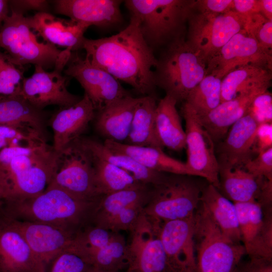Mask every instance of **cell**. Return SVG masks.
<instances>
[{"mask_svg": "<svg viewBox=\"0 0 272 272\" xmlns=\"http://www.w3.org/2000/svg\"><path fill=\"white\" fill-rule=\"evenodd\" d=\"M50 265L46 272H89L93 267L80 256L67 250L58 254Z\"/></svg>", "mask_w": 272, "mask_h": 272, "instance_id": "obj_42", "label": "cell"}, {"mask_svg": "<svg viewBox=\"0 0 272 272\" xmlns=\"http://www.w3.org/2000/svg\"><path fill=\"white\" fill-rule=\"evenodd\" d=\"M194 8L200 12L215 14L234 11L233 0H197Z\"/></svg>", "mask_w": 272, "mask_h": 272, "instance_id": "obj_45", "label": "cell"}, {"mask_svg": "<svg viewBox=\"0 0 272 272\" xmlns=\"http://www.w3.org/2000/svg\"><path fill=\"white\" fill-rule=\"evenodd\" d=\"M2 203L0 201V210L2 208Z\"/></svg>", "mask_w": 272, "mask_h": 272, "instance_id": "obj_52", "label": "cell"}, {"mask_svg": "<svg viewBox=\"0 0 272 272\" xmlns=\"http://www.w3.org/2000/svg\"><path fill=\"white\" fill-rule=\"evenodd\" d=\"M244 29L262 47L272 52V21L260 13L246 17Z\"/></svg>", "mask_w": 272, "mask_h": 272, "instance_id": "obj_40", "label": "cell"}, {"mask_svg": "<svg viewBox=\"0 0 272 272\" xmlns=\"http://www.w3.org/2000/svg\"><path fill=\"white\" fill-rule=\"evenodd\" d=\"M99 199L84 200L59 188L47 187L35 196L3 206L1 213L9 218L46 224L76 233L90 223Z\"/></svg>", "mask_w": 272, "mask_h": 272, "instance_id": "obj_3", "label": "cell"}, {"mask_svg": "<svg viewBox=\"0 0 272 272\" xmlns=\"http://www.w3.org/2000/svg\"><path fill=\"white\" fill-rule=\"evenodd\" d=\"M4 216L21 234L34 253L46 268L58 254L68 248L76 234L46 224Z\"/></svg>", "mask_w": 272, "mask_h": 272, "instance_id": "obj_18", "label": "cell"}, {"mask_svg": "<svg viewBox=\"0 0 272 272\" xmlns=\"http://www.w3.org/2000/svg\"><path fill=\"white\" fill-rule=\"evenodd\" d=\"M259 13L272 21V1L259 0Z\"/></svg>", "mask_w": 272, "mask_h": 272, "instance_id": "obj_50", "label": "cell"}, {"mask_svg": "<svg viewBox=\"0 0 272 272\" xmlns=\"http://www.w3.org/2000/svg\"><path fill=\"white\" fill-rule=\"evenodd\" d=\"M193 221L196 272H233L246 255L243 245L224 235L200 202Z\"/></svg>", "mask_w": 272, "mask_h": 272, "instance_id": "obj_7", "label": "cell"}, {"mask_svg": "<svg viewBox=\"0 0 272 272\" xmlns=\"http://www.w3.org/2000/svg\"><path fill=\"white\" fill-rule=\"evenodd\" d=\"M30 27L46 42L75 52L82 49L84 33L89 27L73 20L56 17L47 12H38L28 17Z\"/></svg>", "mask_w": 272, "mask_h": 272, "instance_id": "obj_24", "label": "cell"}, {"mask_svg": "<svg viewBox=\"0 0 272 272\" xmlns=\"http://www.w3.org/2000/svg\"><path fill=\"white\" fill-rule=\"evenodd\" d=\"M269 88L258 87L244 92L231 100L221 103L205 116L199 117L215 145L225 138L234 123L248 114L255 98Z\"/></svg>", "mask_w": 272, "mask_h": 272, "instance_id": "obj_25", "label": "cell"}, {"mask_svg": "<svg viewBox=\"0 0 272 272\" xmlns=\"http://www.w3.org/2000/svg\"><path fill=\"white\" fill-rule=\"evenodd\" d=\"M103 144L112 151L128 155L150 170L160 173L196 176L186 163L170 157L162 149L133 146L109 140H105Z\"/></svg>", "mask_w": 272, "mask_h": 272, "instance_id": "obj_27", "label": "cell"}, {"mask_svg": "<svg viewBox=\"0 0 272 272\" xmlns=\"http://www.w3.org/2000/svg\"><path fill=\"white\" fill-rule=\"evenodd\" d=\"M266 179L255 177L243 168L219 167L217 189L233 203H259Z\"/></svg>", "mask_w": 272, "mask_h": 272, "instance_id": "obj_28", "label": "cell"}, {"mask_svg": "<svg viewBox=\"0 0 272 272\" xmlns=\"http://www.w3.org/2000/svg\"><path fill=\"white\" fill-rule=\"evenodd\" d=\"M79 139L92 155L124 170L144 184L152 185L155 184L164 173L150 170L128 155L112 151L103 143L96 140L83 137Z\"/></svg>", "mask_w": 272, "mask_h": 272, "instance_id": "obj_31", "label": "cell"}, {"mask_svg": "<svg viewBox=\"0 0 272 272\" xmlns=\"http://www.w3.org/2000/svg\"><path fill=\"white\" fill-rule=\"evenodd\" d=\"M64 74L77 80L96 112L131 95L119 81L105 70L92 64L77 52L72 53Z\"/></svg>", "mask_w": 272, "mask_h": 272, "instance_id": "obj_14", "label": "cell"}, {"mask_svg": "<svg viewBox=\"0 0 272 272\" xmlns=\"http://www.w3.org/2000/svg\"><path fill=\"white\" fill-rule=\"evenodd\" d=\"M1 211V210H0Z\"/></svg>", "mask_w": 272, "mask_h": 272, "instance_id": "obj_54", "label": "cell"}, {"mask_svg": "<svg viewBox=\"0 0 272 272\" xmlns=\"http://www.w3.org/2000/svg\"><path fill=\"white\" fill-rule=\"evenodd\" d=\"M193 217L165 222L160 225V238L176 272H196Z\"/></svg>", "mask_w": 272, "mask_h": 272, "instance_id": "obj_19", "label": "cell"}, {"mask_svg": "<svg viewBox=\"0 0 272 272\" xmlns=\"http://www.w3.org/2000/svg\"><path fill=\"white\" fill-rule=\"evenodd\" d=\"M145 205L138 204L126 208L98 226L112 231H131L144 213Z\"/></svg>", "mask_w": 272, "mask_h": 272, "instance_id": "obj_41", "label": "cell"}, {"mask_svg": "<svg viewBox=\"0 0 272 272\" xmlns=\"http://www.w3.org/2000/svg\"><path fill=\"white\" fill-rule=\"evenodd\" d=\"M206 75V61L186 39H182L162 49L154 70V80L156 87L178 103L184 102Z\"/></svg>", "mask_w": 272, "mask_h": 272, "instance_id": "obj_6", "label": "cell"}, {"mask_svg": "<svg viewBox=\"0 0 272 272\" xmlns=\"http://www.w3.org/2000/svg\"><path fill=\"white\" fill-rule=\"evenodd\" d=\"M119 0H57L53 2L56 13L84 24L108 27L122 20Z\"/></svg>", "mask_w": 272, "mask_h": 272, "instance_id": "obj_23", "label": "cell"}, {"mask_svg": "<svg viewBox=\"0 0 272 272\" xmlns=\"http://www.w3.org/2000/svg\"><path fill=\"white\" fill-rule=\"evenodd\" d=\"M222 79L208 74L189 92L185 101L199 117L205 116L221 103Z\"/></svg>", "mask_w": 272, "mask_h": 272, "instance_id": "obj_37", "label": "cell"}, {"mask_svg": "<svg viewBox=\"0 0 272 272\" xmlns=\"http://www.w3.org/2000/svg\"><path fill=\"white\" fill-rule=\"evenodd\" d=\"M245 20V16L235 11L223 14L202 12L193 6L188 18L186 41L207 63L234 35L244 29Z\"/></svg>", "mask_w": 272, "mask_h": 272, "instance_id": "obj_10", "label": "cell"}, {"mask_svg": "<svg viewBox=\"0 0 272 272\" xmlns=\"http://www.w3.org/2000/svg\"><path fill=\"white\" fill-rule=\"evenodd\" d=\"M104 272L128 267L127 244L119 232L89 224L78 230L66 249Z\"/></svg>", "mask_w": 272, "mask_h": 272, "instance_id": "obj_9", "label": "cell"}, {"mask_svg": "<svg viewBox=\"0 0 272 272\" xmlns=\"http://www.w3.org/2000/svg\"><path fill=\"white\" fill-rule=\"evenodd\" d=\"M255 65L271 71L272 52L262 47L243 29L234 35L207 62V75L222 79L237 68Z\"/></svg>", "mask_w": 272, "mask_h": 272, "instance_id": "obj_15", "label": "cell"}, {"mask_svg": "<svg viewBox=\"0 0 272 272\" xmlns=\"http://www.w3.org/2000/svg\"><path fill=\"white\" fill-rule=\"evenodd\" d=\"M258 125L247 114L231 126L225 138L215 145L219 167L243 168L253 158Z\"/></svg>", "mask_w": 272, "mask_h": 272, "instance_id": "obj_20", "label": "cell"}, {"mask_svg": "<svg viewBox=\"0 0 272 272\" xmlns=\"http://www.w3.org/2000/svg\"><path fill=\"white\" fill-rule=\"evenodd\" d=\"M127 272H129V271H127Z\"/></svg>", "mask_w": 272, "mask_h": 272, "instance_id": "obj_53", "label": "cell"}, {"mask_svg": "<svg viewBox=\"0 0 272 272\" xmlns=\"http://www.w3.org/2000/svg\"><path fill=\"white\" fill-rule=\"evenodd\" d=\"M62 71L54 69L47 72L40 66L35 65L33 74L23 80L21 95L40 110L49 105L62 108L75 104L81 98L68 91L67 78L62 75Z\"/></svg>", "mask_w": 272, "mask_h": 272, "instance_id": "obj_17", "label": "cell"}, {"mask_svg": "<svg viewBox=\"0 0 272 272\" xmlns=\"http://www.w3.org/2000/svg\"><path fill=\"white\" fill-rule=\"evenodd\" d=\"M272 148V123L258 124L255 136L254 152L257 155Z\"/></svg>", "mask_w": 272, "mask_h": 272, "instance_id": "obj_46", "label": "cell"}, {"mask_svg": "<svg viewBox=\"0 0 272 272\" xmlns=\"http://www.w3.org/2000/svg\"><path fill=\"white\" fill-rule=\"evenodd\" d=\"M90 154L92 158L96 186L101 196L148 185L140 182L119 168Z\"/></svg>", "mask_w": 272, "mask_h": 272, "instance_id": "obj_36", "label": "cell"}, {"mask_svg": "<svg viewBox=\"0 0 272 272\" xmlns=\"http://www.w3.org/2000/svg\"><path fill=\"white\" fill-rule=\"evenodd\" d=\"M194 0H126L130 17L135 19L142 35L154 51L186 39L188 18Z\"/></svg>", "mask_w": 272, "mask_h": 272, "instance_id": "obj_4", "label": "cell"}, {"mask_svg": "<svg viewBox=\"0 0 272 272\" xmlns=\"http://www.w3.org/2000/svg\"><path fill=\"white\" fill-rule=\"evenodd\" d=\"M46 1H9L10 8L23 14L26 10H36L39 12H46L48 8Z\"/></svg>", "mask_w": 272, "mask_h": 272, "instance_id": "obj_48", "label": "cell"}, {"mask_svg": "<svg viewBox=\"0 0 272 272\" xmlns=\"http://www.w3.org/2000/svg\"><path fill=\"white\" fill-rule=\"evenodd\" d=\"M57 153L47 139L29 141L1 150L2 207L43 192L51 180Z\"/></svg>", "mask_w": 272, "mask_h": 272, "instance_id": "obj_2", "label": "cell"}, {"mask_svg": "<svg viewBox=\"0 0 272 272\" xmlns=\"http://www.w3.org/2000/svg\"><path fill=\"white\" fill-rule=\"evenodd\" d=\"M150 186L144 185L102 195L94 209L90 224L99 226L126 208L138 204L146 205L150 196Z\"/></svg>", "mask_w": 272, "mask_h": 272, "instance_id": "obj_35", "label": "cell"}, {"mask_svg": "<svg viewBox=\"0 0 272 272\" xmlns=\"http://www.w3.org/2000/svg\"><path fill=\"white\" fill-rule=\"evenodd\" d=\"M24 71L11 62L0 48V96L21 95Z\"/></svg>", "mask_w": 272, "mask_h": 272, "instance_id": "obj_38", "label": "cell"}, {"mask_svg": "<svg viewBox=\"0 0 272 272\" xmlns=\"http://www.w3.org/2000/svg\"><path fill=\"white\" fill-rule=\"evenodd\" d=\"M57 153L47 187L59 188L84 200L99 199L102 196L96 186L92 158L79 138Z\"/></svg>", "mask_w": 272, "mask_h": 272, "instance_id": "obj_11", "label": "cell"}, {"mask_svg": "<svg viewBox=\"0 0 272 272\" xmlns=\"http://www.w3.org/2000/svg\"><path fill=\"white\" fill-rule=\"evenodd\" d=\"M40 139H47L46 134L29 125H0V151L7 147Z\"/></svg>", "mask_w": 272, "mask_h": 272, "instance_id": "obj_39", "label": "cell"}, {"mask_svg": "<svg viewBox=\"0 0 272 272\" xmlns=\"http://www.w3.org/2000/svg\"><path fill=\"white\" fill-rule=\"evenodd\" d=\"M243 168L255 177L272 180V148L258 154Z\"/></svg>", "mask_w": 272, "mask_h": 272, "instance_id": "obj_44", "label": "cell"}, {"mask_svg": "<svg viewBox=\"0 0 272 272\" xmlns=\"http://www.w3.org/2000/svg\"><path fill=\"white\" fill-rule=\"evenodd\" d=\"M157 103L153 95L140 97L135 107L129 133L125 144L141 147L163 149L155 129Z\"/></svg>", "mask_w": 272, "mask_h": 272, "instance_id": "obj_32", "label": "cell"}, {"mask_svg": "<svg viewBox=\"0 0 272 272\" xmlns=\"http://www.w3.org/2000/svg\"><path fill=\"white\" fill-rule=\"evenodd\" d=\"M96 110L88 97L84 96L75 104L59 108L49 120L53 131V144L58 152L71 143L82 137L94 120Z\"/></svg>", "mask_w": 272, "mask_h": 272, "instance_id": "obj_22", "label": "cell"}, {"mask_svg": "<svg viewBox=\"0 0 272 272\" xmlns=\"http://www.w3.org/2000/svg\"><path fill=\"white\" fill-rule=\"evenodd\" d=\"M160 225L143 213L130 232V241L127 244V271L176 272L168 259L160 238Z\"/></svg>", "mask_w": 272, "mask_h": 272, "instance_id": "obj_12", "label": "cell"}, {"mask_svg": "<svg viewBox=\"0 0 272 272\" xmlns=\"http://www.w3.org/2000/svg\"><path fill=\"white\" fill-rule=\"evenodd\" d=\"M271 71L255 65L237 68L228 73L221 81V103L253 89L269 87Z\"/></svg>", "mask_w": 272, "mask_h": 272, "instance_id": "obj_34", "label": "cell"}, {"mask_svg": "<svg viewBox=\"0 0 272 272\" xmlns=\"http://www.w3.org/2000/svg\"><path fill=\"white\" fill-rule=\"evenodd\" d=\"M234 11L247 17L259 13V0H233Z\"/></svg>", "mask_w": 272, "mask_h": 272, "instance_id": "obj_49", "label": "cell"}, {"mask_svg": "<svg viewBox=\"0 0 272 272\" xmlns=\"http://www.w3.org/2000/svg\"><path fill=\"white\" fill-rule=\"evenodd\" d=\"M10 13L9 1L0 0V28Z\"/></svg>", "mask_w": 272, "mask_h": 272, "instance_id": "obj_51", "label": "cell"}, {"mask_svg": "<svg viewBox=\"0 0 272 272\" xmlns=\"http://www.w3.org/2000/svg\"><path fill=\"white\" fill-rule=\"evenodd\" d=\"M0 48L16 65L33 64L44 70H63L72 52L61 50L47 42H39L29 24L28 17L10 8L9 16L0 28Z\"/></svg>", "mask_w": 272, "mask_h": 272, "instance_id": "obj_5", "label": "cell"}, {"mask_svg": "<svg viewBox=\"0 0 272 272\" xmlns=\"http://www.w3.org/2000/svg\"><path fill=\"white\" fill-rule=\"evenodd\" d=\"M200 202L224 235L233 242L241 243L234 203L224 196L210 183L202 189Z\"/></svg>", "mask_w": 272, "mask_h": 272, "instance_id": "obj_30", "label": "cell"}, {"mask_svg": "<svg viewBox=\"0 0 272 272\" xmlns=\"http://www.w3.org/2000/svg\"><path fill=\"white\" fill-rule=\"evenodd\" d=\"M139 100L140 98L129 95L96 112L94 119L96 131L105 140L121 143L126 141Z\"/></svg>", "mask_w": 272, "mask_h": 272, "instance_id": "obj_26", "label": "cell"}, {"mask_svg": "<svg viewBox=\"0 0 272 272\" xmlns=\"http://www.w3.org/2000/svg\"><path fill=\"white\" fill-rule=\"evenodd\" d=\"M234 204L246 255L272 260V208L256 201Z\"/></svg>", "mask_w": 272, "mask_h": 272, "instance_id": "obj_16", "label": "cell"}, {"mask_svg": "<svg viewBox=\"0 0 272 272\" xmlns=\"http://www.w3.org/2000/svg\"><path fill=\"white\" fill-rule=\"evenodd\" d=\"M233 272H272V260L249 257L241 260Z\"/></svg>", "mask_w": 272, "mask_h": 272, "instance_id": "obj_47", "label": "cell"}, {"mask_svg": "<svg viewBox=\"0 0 272 272\" xmlns=\"http://www.w3.org/2000/svg\"><path fill=\"white\" fill-rule=\"evenodd\" d=\"M176 100L166 95L157 103L155 129L158 139L164 147L175 151L186 148L185 133L176 109Z\"/></svg>", "mask_w": 272, "mask_h": 272, "instance_id": "obj_29", "label": "cell"}, {"mask_svg": "<svg viewBox=\"0 0 272 272\" xmlns=\"http://www.w3.org/2000/svg\"><path fill=\"white\" fill-rule=\"evenodd\" d=\"M23 236L0 212V272H46Z\"/></svg>", "mask_w": 272, "mask_h": 272, "instance_id": "obj_21", "label": "cell"}, {"mask_svg": "<svg viewBox=\"0 0 272 272\" xmlns=\"http://www.w3.org/2000/svg\"><path fill=\"white\" fill-rule=\"evenodd\" d=\"M46 114L21 95L0 96V125H26L46 133Z\"/></svg>", "mask_w": 272, "mask_h": 272, "instance_id": "obj_33", "label": "cell"}, {"mask_svg": "<svg viewBox=\"0 0 272 272\" xmlns=\"http://www.w3.org/2000/svg\"><path fill=\"white\" fill-rule=\"evenodd\" d=\"M192 176L164 173L151 185L144 214L158 223L193 217L202 189Z\"/></svg>", "mask_w": 272, "mask_h": 272, "instance_id": "obj_8", "label": "cell"}, {"mask_svg": "<svg viewBox=\"0 0 272 272\" xmlns=\"http://www.w3.org/2000/svg\"><path fill=\"white\" fill-rule=\"evenodd\" d=\"M181 111L185 121V163L196 176L205 178L218 189L219 166L215 153V144L190 105L184 102Z\"/></svg>", "mask_w": 272, "mask_h": 272, "instance_id": "obj_13", "label": "cell"}, {"mask_svg": "<svg viewBox=\"0 0 272 272\" xmlns=\"http://www.w3.org/2000/svg\"><path fill=\"white\" fill-rule=\"evenodd\" d=\"M258 124L272 123V95L268 90L257 95L248 112Z\"/></svg>", "mask_w": 272, "mask_h": 272, "instance_id": "obj_43", "label": "cell"}, {"mask_svg": "<svg viewBox=\"0 0 272 272\" xmlns=\"http://www.w3.org/2000/svg\"><path fill=\"white\" fill-rule=\"evenodd\" d=\"M82 49L85 50V58L92 64L139 93L153 95L157 58L144 39L134 18L130 17L127 27L111 36L97 39L85 38Z\"/></svg>", "mask_w": 272, "mask_h": 272, "instance_id": "obj_1", "label": "cell"}]
</instances>
